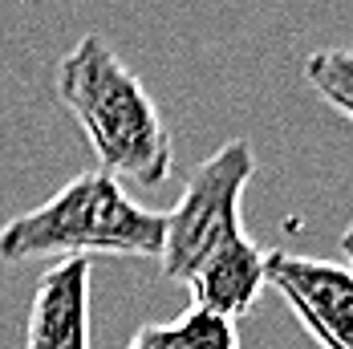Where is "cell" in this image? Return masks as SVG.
Masks as SVG:
<instances>
[{
    "mask_svg": "<svg viewBox=\"0 0 353 349\" xmlns=\"http://www.w3.org/2000/svg\"><path fill=\"white\" fill-rule=\"evenodd\" d=\"M53 90L81 126L94 150V171L130 179L139 187H163L175 167V142L154 94L106 37L85 33L57 61Z\"/></svg>",
    "mask_w": 353,
    "mask_h": 349,
    "instance_id": "cell-1",
    "label": "cell"
},
{
    "mask_svg": "<svg viewBox=\"0 0 353 349\" xmlns=\"http://www.w3.org/2000/svg\"><path fill=\"white\" fill-rule=\"evenodd\" d=\"M90 256H163V211L139 208L118 179L102 171L73 174L45 203L0 228V264L90 260Z\"/></svg>",
    "mask_w": 353,
    "mask_h": 349,
    "instance_id": "cell-2",
    "label": "cell"
},
{
    "mask_svg": "<svg viewBox=\"0 0 353 349\" xmlns=\"http://www.w3.org/2000/svg\"><path fill=\"white\" fill-rule=\"evenodd\" d=\"M256 174V150L248 139H228L187 174L171 211H163V277L187 284L199 264L244 236V191Z\"/></svg>",
    "mask_w": 353,
    "mask_h": 349,
    "instance_id": "cell-3",
    "label": "cell"
},
{
    "mask_svg": "<svg viewBox=\"0 0 353 349\" xmlns=\"http://www.w3.org/2000/svg\"><path fill=\"white\" fill-rule=\"evenodd\" d=\"M264 284L284 297L309 341L321 349H353V272L345 264L301 252H264Z\"/></svg>",
    "mask_w": 353,
    "mask_h": 349,
    "instance_id": "cell-4",
    "label": "cell"
},
{
    "mask_svg": "<svg viewBox=\"0 0 353 349\" xmlns=\"http://www.w3.org/2000/svg\"><path fill=\"white\" fill-rule=\"evenodd\" d=\"M25 349H90V260H57L33 288Z\"/></svg>",
    "mask_w": 353,
    "mask_h": 349,
    "instance_id": "cell-5",
    "label": "cell"
},
{
    "mask_svg": "<svg viewBox=\"0 0 353 349\" xmlns=\"http://www.w3.org/2000/svg\"><path fill=\"white\" fill-rule=\"evenodd\" d=\"M264 248L256 244L252 236H240L228 248H219L208 264L195 268V277L187 280L191 305L219 313L228 321H240L256 309L260 292H264Z\"/></svg>",
    "mask_w": 353,
    "mask_h": 349,
    "instance_id": "cell-6",
    "label": "cell"
},
{
    "mask_svg": "<svg viewBox=\"0 0 353 349\" xmlns=\"http://www.w3.org/2000/svg\"><path fill=\"white\" fill-rule=\"evenodd\" d=\"M305 81L341 118L353 122V49H321L305 57Z\"/></svg>",
    "mask_w": 353,
    "mask_h": 349,
    "instance_id": "cell-7",
    "label": "cell"
},
{
    "mask_svg": "<svg viewBox=\"0 0 353 349\" xmlns=\"http://www.w3.org/2000/svg\"><path fill=\"white\" fill-rule=\"evenodd\" d=\"M179 333V346L183 349H240V329L236 321L219 313H208V309H187V313L171 321Z\"/></svg>",
    "mask_w": 353,
    "mask_h": 349,
    "instance_id": "cell-8",
    "label": "cell"
},
{
    "mask_svg": "<svg viewBox=\"0 0 353 349\" xmlns=\"http://www.w3.org/2000/svg\"><path fill=\"white\" fill-rule=\"evenodd\" d=\"M126 349H183L175 325H139Z\"/></svg>",
    "mask_w": 353,
    "mask_h": 349,
    "instance_id": "cell-9",
    "label": "cell"
},
{
    "mask_svg": "<svg viewBox=\"0 0 353 349\" xmlns=\"http://www.w3.org/2000/svg\"><path fill=\"white\" fill-rule=\"evenodd\" d=\"M341 252H345V260H350V272H353V223L341 232Z\"/></svg>",
    "mask_w": 353,
    "mask_h": 349,
    "instance_id": "cell-10",
    "label": "cell"
}]
</instances>
